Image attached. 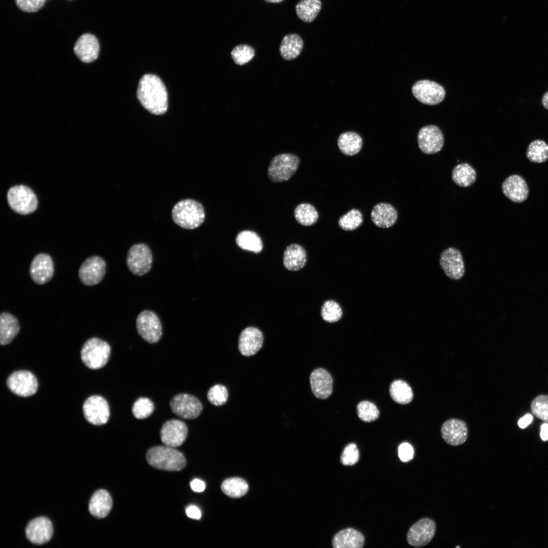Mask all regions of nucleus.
<instances>
[{
	"label": "nucleus",
	"instance_id": "nucleus-50",
	"mask_svg": "<svg viewBox=\"0 0 548 548\" xmlns=\"http://www.w3.org/2000/svg\"><path fill=\"white\" fill-rule=\"evenodd\" d=\"M192 490L196 492H202L205 489L204 482L198 479H194L190 483Z\"/></svg>",
	"mask_w": 548,
	"mask_h": 548
},
{
	"label": "nucleus",
	"instance_id": "nucleus-18",
	"mask_svg": "<svg viewBox=\"0 0 548 548\" xmlns=\"http://www.w3.org/2000/svg\"><path fill=\"white\" fill-rule=\"evenodd\" d=\"M187 434L188 428L185 423L177 419L166 422L162 425L160 432L163 443L172 448L180 446L186 439Z\"/></svg>",
	"mask_w": 548,
	"mask_h": 548
},
{
	"label": "nucleus",
	"instance_id": "nucleus-31",
	"mask_svg": "<svg viewBox=\"0 0 548 548\" xmlns=\"http://www.w3.org/2000/svg\"><path fill=\"white\" fill-rule=\"evenodd\" d=\"M337 145L340 151L345 155L352 156L357 154L361 149L362 139L358 133L348 131L341 133L338 138Z\"/></svg>",
	"mask_w": 548,
	"mask_h": 548
},
{
	"label": "nucleus",
	"instance_id": "nucleus-3",
	"mask_svg": "<svg viewBox=\"0 0 548 548\" xmlns=\"http://www.w3.org/2000/svg\"><path fill=\"white\" fill-rule=\"evenodd\" d=\"M146 459L148 463L154 468L168 471H179L186 464L182 453L174 448L165 445L150 449L147 452Z\"/></svg>",
	"mask_w": 548,
	"mask_h": 548
},
{
	"label": "nucleus",
	"instance_id": "nucleus-43",
	"mask_svg": "<svg viewBox=\"0 0 548 548\" xmlns=\"http://www.w3.org/2000/svg\"><path fill=\"white\" fill-rule=\"evenodd\" d=\"M154 410L153 402L148 398L140 397L134 401L132 413L138 419H144L149 417Z\"/></svg>",
	"mask_w": 548,
	"mask_h": 548
},
{
	"label": "nucleus",
	"instance_id": "nucleus-16",
	"mask_svg": "<svg viewBox=\"0 0 548 548\" xmlns=\"http://www.w3.org/2000/svg\"><path fill=\"white\" fill-rule=\"evenodd\" d=\"M418 142L420 149L424 153H436L439 152L443 146V135L437 126L433 125L426 126L419 130Z\"/></svg>",
	"mask_w": 548,
	"mask_h": 548
},
{
	"label": "nucleus",
	"instance_id": "nucleus-21",
	"mask_svg": "<svg viewBox=\"0 0 548 548\" xmlns=\"http://www.w3.org/2000/svg\"><path fill=\"white\" fill-rule=\"evenodd\" d=\"M74 51L82 62L87 63L92 62L96 60L98 56V41L93 35L83 34L78 38L75 44Z\"/></svg>",
	"mask_w": 548,
	"mask_h": 548
},
{
	"label": "nucleus",
	"instance_id": "nucleus-40",
	"mask_svg": "<svg viewBox=\"0 0 548 548\" xmlns=\"http://www.w3.org/2000/svg\"><path fill=\"white\" fill-rule=\"evenodd\" d=\"M255 49L247 44H240L235 46L230 54L234 62L239 65L250 62L254 57Z\"/></svg>",
	"mask_w": 548,
	"mask_h": 548
},
{
	"label": "nucleus",
	"instance_id": "nucleus-12",
	"mask_svg": "<svg viewBox=\"0 0 548 548\" xmlns=\"http://www.w3.org/2000/svg\"><path fill=\"white\" fill-rule=\"evenodd\" d=\"M83 411L86 420L96 426L106 424L110 417V407L107 400L99 395L88 397L83 405Z\"/></svg>",
	"mask_w": 548,
	"mask_h": 548
},
{
	"label": "nucleus",
	"instance_id": "nucleus-9",
	"mask_svg": "<svg viewBox=\"0 0 548 548\" xmlns=\"http://www.w3.org/2000/svg\"><path fill=\"white\" fill-rule=\"evenodd\" d=\"M436 524L428 518L420 519L409 529L406 539L408 543L415 547H423L428 544L434 537Z\"/></svg>",
	"mask_w": 548,
	"mask_h": 548
},
{
	"label": "nucleus",
	"instance_id": "nucleus-46",
	"mask_svg": "<svg viewBox=\"0 0 548 548\" xmlns=\"http://www.w3.org/2000/svg\"><path fill=\"white\" fill-rule=\"evenodd\" d=\"M359 457V451L356 445L351 443L344 448L340 457V461L344 465L352 466L358 461Z\"/></svg>",
	"mask_w": 548,
	"mask_h": 548
},
{
	"label": "nucleus",
	"instance_id": "nucleus-49",
	"mask_svg": "<svg viewBox=\"0 0 548 548\" xmlns=\"http://www.w3.org/2000/svg\"><path fill=\"white\" fill-rule=\"evenodd\" d=\"M187 516L194 519H199L201 517L200 510L195 506L191 505L188 507L186 509Z\"/></svg>",
	"mask_w": 548,
	"mask_h": 548
},
{
	"label": "nucleus",
	"instance_id": "nucleus-45",
	"mask_svg": "<svg viewBox=\"0 0 548 548\" xmlns=\"http://www.w3.org/2000/svg\"><path fill=\"white\" fill-rule=\"evenodd\" d=\"M228 397L227 389L225 386L221 384L214 385L209 389L207 393L209 401L215 406L224 405L226 403Z\"/></svg>",
	"mask_w": 548,
	"mask_h": 548
},
{
	"label": "nucleus",
	"instance_id": "nucleus-25",
	"mask_svg": "<svg viewBox=\"0 0 548 548\" xmlns=\"http://www.w3.org/2000/svg\"><path fill=\"white\" fill-rule=\"evenodd\" d=\"M370 217L373 223L378 227L388 228L396 222L398 213L396 209L391 204L381 202L375 204L371 210Z\"/></svg>",
	"mask_w": 548,
	"mask_h": 548
},
{
	"label": "nucleus",
	"instance_id": "nucleus-41",
	"mask_svg": "<svg viewBox=\"0 0 548 548\" xmlns=\"http://www.w3.org/2000/svg\"><path fill=\"white\" fill-rule=\"evenodd\" d=\"M321 315L322 319L328 323L339 321L342 316V311L340 305L335 301L328 300L322 306Z\"/></svg>",
	"mask_w": 548,
	"mask_h": 548
},
{
	"label": "nucleus",
	"instance_id": "nucleus-38",
	"mask_svg": "<svg viewBox=\"0 0 548 548\" xmlns=\"http://www.w3.org/2000/svg\"><path fill=\"white\" fill-rule=\"evenodd\" d=\"M526 156L531 162H544L548 159L547 144L540 140L532 142L527 148Z\"/></svg>",
	"mask_w": 548,
	"mask_h": 548
},
{
	"label": "nucleus",
	"instance_id": "nucleus-22",
	"mask_svg": "<svg viewBox=\"0 0 548 548\" xmlns=\"http://www.w3.org/2000/svg\"><path fill=\"white\" fill-rule=\"evenodd\" d=\"M263 342L262 332L254 327H249L241 332L238 339V350L244 356H251L257 353Z\"/></svg>",
	"mask_w": 548,
	"mask_h": 548
},
{
	"label": "nucleus",
	"instance_id": "nucleus-15",
	"mask_svg": "<svg viewBox=\"0 0 548 548\" xmlns=\"http://www.w3.org/2000/svg\"><path fill=\"white\" fill-rule=\"evenodd\" d=\"M439 261L442 269L450 279L458 280L463 277L464 263L462 254L457 248L450 247L443 250Z\"/></svg>",
	"mask_w": 548,
	"mask_h": 548
},
{
	"label": "nucleus",
	"instance_id": "nucleus-28",
	"mask_svg": "<svg viewBox=\"0 0 548 548\" xmlns=\"http://www.w3.org/2000/svg\"><path fill=\"white\" fill-rule=\"evenodd\" d=\"M307 261L306 253L301 246L292 244L287 247L284 252L283 264L291 271H297L303 268Z\"/></svg>",
	"mask_w": 548,
	"mask_h": 548
},
{
	"label": "nucleus",
	"instance_id": "nucleus-37",
	"mask_svg": "<svg viewBox=\"0 0 548 548\" xmlns=\"http://www.w3.org/2000/svg\"><path fill=\"white\" fill-rule=\"evenodd\" d=\"M222 492L232 498H239L245 495L248 490V485L243 479L232 477L225 480L221 485Z\"/></svg>",
	"mask_w": 548,
	"mask_h": 548
},
{
	"label": "nucleus",
	"instance_id": "nucleus-19",
	"mask_svg": "<svg viewBox=\"0 0 548 548\" xmlns=\"http://www.w3.org/2000/svg\"><path fill=\"white\" fill-rule=\"evenodd\" d=\"M441 435L447 443L453 446H460L467 440L468 428L463 421L451 419L442 424Z\"/></svg>",
	"mask_w": 548,
	"mask_h": 548
},
{
	"label": "nucleus",
	"instance_id": "nucleus-30",
	"mask_svg": "<svg viewBox=\"0 0 548 548\" xmlns=\"http://www.w3.org/2000/svg\"><path fill=\"white\" fill-rule=\"evenodd\" d=\"M303 47V42L301 37L296 33H290L283 38L279 51L283 59L291 60L300 55Z\"/></svg>",
	"mask_w": 548,
	"mask_h": 548
},
{
	"label": "nucleus",
	"instance_id": "nucleus-17",
	"mask_svg": "<svg viewBox=\"0 0 548 548\" xmlns=\"http://www.w3.org/2000/svg\"><path fill=\"white\" fill-rule=\"evenodd\" d=\"M54 271L53 261L50 255L47 254H37L30 263V278L38 285H43L48 282L53 277Z\"/></svg>",
	"mask_w": 548,
	"mask_h": 548
},
{
	"label": "nucleus",
	"instance_id": "nucleus-26",
	"mask_svg": "<svg viewBox=\"0 0 548 548\" xmlns=\"http://www.w3.org/2000/svg\"><path fill=\"white\" fill-rule=\"evenodd\" d=\"M112 507V499L110 494L105 490L96 491L92 496L89 503V510L94 517L100 519L106 517Z\"/></svg>",
	"mask_w": 548,
	"mask_h": 548
},
{
	"label": "nucleus",
	"instance_id": "nucleus-11",
	"mask_svg": "<svg viewBox=\"0 0 548 548\" xmlns=\"http://www.w3.org/2000/svg\"><path fill=\"white\" fill-rule=\"evenodd\" d=\"M412 91L418 101L427 105L438 104L446 95L445 90L441 85L427 80L417 81L413 86Z\"/></svg>",
	"mask_w": 548,
	"mask_h": 548
},
{
	"label": "nucleus",
	"instance_id": "nucleus-54",
	"mask_svg": "<svg viewBox=\"0 0 548 548\" xmlns=\"http://www.w3.org/2000/svg\"><path fill=\"white\" fill-rule=\"evenodd\" d=\"M264 1L265 2H267V3H281V2H283L284 0H264Z\"/></svg>",
	"mask_w": 548,
	"mask_h": 548
},
{
	"label": "nucleus",
	"instance_id": "nucleus-14",
	"mask_svg": "<svg viewBox=\"0 0 548 548\" xmlns=\"http://www.w3.org/2000/svg\"><path fill=\"white\" fill-rule=\"evenodd\" d=\"M170 407L175 414L186 419L196 418L202 410L201 402L196 397L186 393L173 397L170 401Z\"/></svg>",
	"mask_w": 548,
	"mask_h": 548
},
{
	"label": "nucleus",
	"instance_id": "nucleus-6",
	"mask_svg": "<svg viewBox=\"0 0 548 548\" xmlns=\"http://www.w3.org/2000/svg\"><path fill=\"white\" fill-rule=\"evenodd\" d=\"M7 199L11 208L20 214H30L37 208L36 194L30 188L24 185L11 187L8 192Z\"/></svg>",
	"mask_w": 548,
	"mask_h": 548
},
{
	"label": "nucleus",
	"instance_id": "nucleus-4",
	"mask_svg": "<svg viewBox=\"0 0 548 548\" xmlns=\"http://www.w3.org/2000/svg\"><path fill=\"white\" fill-rule=\"evenodd\" d=\"M111 353L109 344L105 340L93 337L87 339L81 350L82 362L90 369H98L108 362Z\"/></svg>",
	"mask_w": 548,
	"mask_h": 548
},
{
	"label": "nucleus",
	"instance_id": "nucleus-39",
	"mask_svg": "<svg viewBox=\"0 0 548 548\" xmlns=\"http://www.w3.org/2000/svg\"><path fill=\"white\" fill-rule=\"evenodd\" d=\"M363 222L361 212L357 209H353L339 218L338 224L345 231H353L358 228Z\"/></svg>",
	"mask_w": 548,
	"mask_h": 548
},
{
	"label": "nucleus",
	"instance_id": "nucleus-13",
	"mask_svg": "<svg viewBox=\"0 0 548 548\" xmlns=\"http://www.w3.org/2000/svg\"><path fill=\"white\" fill-rule=\"evenodd\" d=\"M106 271V263L101 257L93 256L85 259L78 271L79 279L83 284L91 286L98 284L104 278Z\"/></svg>",
	"mask_w": 548,
	"mask_h": 548
},
{
	"label": "nucleus",
	"instance_id": "nucleus-35",
	"mask_svg": "<svg viewBox=\"0 0 548 548\" xmlns=\"http://www.w3.org/2000/svg\"><path fill=\"white\" fill-rule=\"evenodd\" d=\"M390 394L392 399L399 404L409 403L413 399V394L410 387L404 381L396 380L390 387Z\"/></svg>",
	"mask_w": 548,
	"mask_h": 548
},
{
	"label": "nucleus",
	"instance_id": "nucleus-51",
	"mask_svg": "<svg viewBox=\"0 0 548 548\" xmlns=\"http://www.w3.org/2000/svg\"><path fill=\"white\" fill-rule=\"evenodd\" d=\"M533 416L530 414H527L518 421L520 428L524 429L528 426L532 421Z\"/></svg>",
	"mask_w": 548,
	"mask_h": 548
},
{
	"label": "nucleus",
	"instance_id": "nucleus-44",
	"mask_svg": "<svg viewBox=\"0 0 548 548\" xmlns=\"http://www.w3.org/2000/svg\"><path fill=\"white\" fill-rule=\"evenodd\" d=\"M357 414L360 419L364 422H371L377 420L380 412L376 405L371 402L363 401L357 406Z\"/></svg>",
	"mask_w": 548,
	"mask_h": 548
},
{
	"label": "nucleus",
	"instance_id": "nucleus-27",
	"mask_svg": "<svg viewBox=\"0 0 548 548\" xmlns=\"http://www.w3.org/2000/svg\"><path fill=\"white\" fill-rule=\"evenodd\" d=\"M332 544L334 548H361L364 544V538L359 531L349 528L337 533Z\"/></svg>",
	"mask_w": 548,
	"mask_h": 548
},
{
	"label": "nucleus",
	"instance_id": "nucleus-20",
	"mask_svg": "<svg viewBox=\"0 0 548 548\" xmlns=\"http://www.w3.org/2000/svg\"><path fill=\"white\" fill-rule=\"evenodd\" d=\"M25 533L27 539L32 543L43 544L48 541L52 536V523L46 517L35 518L27 525Z\"/></svg>",
	"mask_w": 548,
	"mask_h": 548
},
{
	"label": "nucleus",
	"instance_id": "nucleus-1",
	"mask_svg": "<svg viewBox=\"0 0 548 548\" xmlns=\"http://www.w3.org/2000/svg\"><path fill=\"white\" fill-rule=\"evenodd\" d=\"M137 97L142 105L152 114H163L167 109L166 88L159 77L155 75L146 74L141 78Z\"/></svg>",
	"mask_w": 548,
	"mask_h": 548
},
{
	"label": "nucleus",
	"instance_id": "nucleus-23",
	"mask_svg": "<svg viewBox=\"0 0 548 548\" xmlns=\"http://www.w3.org/2000/svg\"><path fill=\"white\" fill-rule=\"evenodd\" d=\"M502 190L504 195L515 202H522L528 196V185L524 178L518 175L507 177L502 183Z\"/></svg>",
	"mask_w": 548,
	"mask_h": 548
},
{
	"label": "nucleus",
	"instance_id": "nucleus-42",
	"mask_svg": "<svg viewBox=\"0 0 548 548\" xmlns=\"http://www.w3.org/2000/svg\"><path fill=\"white\" fill-rule=\"evenodd\" d=\"M532 414L537 419L548 423V395H539L530 404Z\"/></svg>",
	"mask_w": 548,
	"mask_h": 548
},
{
	"label": "nucleus",
	"instance_id": "nucleus-34",
	"mask_svg": "<svg viewBox=\"0 0 548 548\" xmlns=\"http://www.w3.org/2000/svg\"><path fill=\"white\" fill-rule=\"evenodd\" d=\"M236 243L241 249L256 253L260 252L263 249L261 238L257 233L251 230L239 232L236 237Z\"/></svg>",
	"mask_w": 548,
	"mask_h": 548
},
{
	"label": "nucleus",
	"instance_id": "nucleus-5",
	"mask_svg": "<svg viewBox=\"0 0 548 548\" xmlns=\"http://www.w3.org/2000/svg\"><path fill=\"white\" fill-rule=\"evenodd\" d=\"M299 163V158L295 155L278 154L270 161L267 169L268 177L274 183L288 181L296 172Z\"/></svg>",
	"mask_w": 548,
	"mask_h": 548
},
{
	"label": "nucleus",
	"instance_id": "nucleus-32",
	"mask_svg": "<svg viewBox=\"0 0 548 548\" xmlns=\"http://www.w3.org/2000/svg\"><path fill=\"white\" fill-rule=\"evenodd\" d=\"M452 179L457 185L467 187L473 184L476 179L475 169L467 163H462L456 165L452 172Z\"/></svg>",
	"mask_w": 548,
	"mask_h": 548
},
{
	"label": "nucleus",
	"instance_id": "nucleus-2",
	"mask_svg": "<svg viewBox=\"0 0 548 548\" xmlns=\"http://www.w3.org/2000/svg\"><path fill=\"white\" fill-rule=\"evenodd\" d=\"M172 217L174 222L186 229H194L204 221L205 213L203 206L192 199H185L178 202L173 207Z\"/></svg>",
	"mask_w": 548,
	"mask_h": 548
},
{
	"label": "nucleus",
	"instance_id": "nucleus-10",
	"mask_svg": "<svg viewBox=\"0 0 548 548\" xmlns=\"http://www.w3.org/2000/svg\"><path fill=\"white\" fill-rule=\"evenodd\" d=\"M7 385L14 394L21 397H28L35 394L38 387L36 377L27 370L13 372L7 379Z\"/></svg>",
	"mask_w": 548,
	"mask_h": 548
},
{
	"label": "nucleus",
	"instance_id": "nucleus-29",
	"mask_svg": "<svg viewBox=\"0 0 548 548\" xmlns=\"http://www.w3.org/2000/svg\"><path fill=\"white\" fill-rule=\"evenodd\" d=\"M20 325L17 318L12 314L3 312L0 315V343L10 344L17 335Z\"/></svg>",
	"mask_w": 548,
	"mask_h": 548
},
{
	"label": "nucleus",
	"instance_id": "nucleus-47",
	"mask_svg": "<svg viewBox=\"0 0 548 548\" xmlns=\"http://www.w3.org/2000/svg\"><path fill=\"white\" fill-rule=\"evenodd\" d=\"M17 7L22 11L35 12L44 5L46 0H15Z\"/></svg>",
	"mask_w": 548,
	"mask_h": 548
},
{
	"label": "nucleus",
	"instance_id": "nucleus-48",
	"mask_svg": "<svg viewBox=\"0 0 548 548\" xmlns=\"http://www.w3.org/2000/svg\"><path fill=\"white\" fill-rule=\"evenodd\" d=\"M398 452L400 459L404 462L409 461L414 457V449L412 446L407 442L401 443L399 446Z\"/></svg>",
	"mask_w": 548,
	"mask_h": 548
},
{
	"label": "nucleus",
	"instance_id": "nucleus-33",
	"mask_svg": "<svg viewBox=\"0 0 548 548\" xmlns=\"http://www.w3.org/2000/svg\"><path fill=\"white\" fill-rule=\"evenodd\" d=\"M322 6L321 0H300L295 6L297 17L305 22H313Z\"/></svg>",
	"mask_w": 548,
	"mask_h": 548
},
{
	"label": "nucleus",
	"instance_id": "nucleus-36",
	"mask_svg": "<svg viewBox=\"0 0 548 548\" xmlns=\"http://www.w3.org/2000/svg\"><path fill=\"white\" fill-rule=\"evenodd\" d=\"M294 217L300 224L303 226H311L317 222L319 215L313 205L307 203H303L298 204L295 208Z\"/></svg>",
	"mask_w": 548,
	"mask_h": 548
},
{
	"label": "nucleus",
	"instance_id": "nucleus-7",
	"mask_svg": "<svg viewBox=\"0 0 548 548\" xmlns=\"http://www.w3.org/2000/svg\"><path fill=\"white\" fill-rule=\"evenodd\" d=\"M153 255L149 247L144 243L132 245L129 249L126 257V264L133 275L142 276L151 269Z\"/></svg>",
	"mask_w": 548,
	"mask_h": 548
},
{
	"label": "nucleus",
	"instance_id": "nucleus-24",
	"mask_svg": "<svg viewBox=\"0 0 548 548\" xmlns=\"http://www.w3.org/2000/svg\"><path fill=\"white\" fill-rule=\"evenodd\" d=\"M310 384L314 395L318 398L325 399L332 393L333 380L331 374L324 368H317L311 373Z\"/></svg>",
	"mask_w": 548,
	"mask_h": 548
},
{
	"label": "nucleus",
	"instance_id": "nucleus-8",
	"mask_svg": "<svg viewBox=\"0 0 548 548\" xmlns=\"http://www.w3.org/2000/svg\"><path fill=\"white\" fill-rule=\"evenodd\" d=\"M136 327L139 335L148 343H156L162 336V328L160 320L152 311L145 310L138 316Z\"/></svg>",
	"mask_w": 548,
	"mask_h": 548
},
{
	"label": "nucleus",
	"instance_id": "nucleus-53",
	"mask_svg": "<svg viewBox=\"0 0 548 548\" xmlns=\"http://www.w3.org/2000/svg\"><path fill=\"white\" fill-rule=\"evenodd\" d=\"M542 104L545 109L548 110V91L546 92L542 97Z\"/></svg>",
	"mask_w": 548,
	"mask_h": 548
},
{
	"label": "nucleus",
	"instance_id": "nucleus-52",
	"mask_svg": "<svg viewBox=\"0 0 548 548\" xmlns=\"http://www.w3.org/2000/svg\"><path fill=\"white\" fill-rule=\"evenodd\" d=\"M540 435L542 440L546 441L548 439V423H545L541 425Z\"/></svg>",
	"mask_w": 548,
	"mask_h": 548
}]
</instances>
